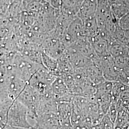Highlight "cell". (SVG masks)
<instances>
[{"instance_id": "1", "label": "cell", "mask_w": 129, "mask_h": 129, "mask_svg": "<svg viewBox=\"0 0 129 129\" xmlns=\"http://www.w3.org/2000/svg\"><path fill=\"white\" fill-rule=\"evenodd\" d=\"M84 0H62L60 13L76 17Z\"/></svg>"}, {"instance_id": "2", "label": "cell", "mask_w": 129, "mask_h": 129, "mask_svg": "<svg viewBox=\"0 0 129 129\" xmlns=\"http://www.w3.org/2000/svg\"><path fill=\"white\" fill-rule=\"evenodd\" d=\"M96 8L95 0H84L77 16L82 21L88 19L93 18Z\"/></svg>"}, {"instance_id": "3", "label": "cell", "mask_w": 129, "mask_h": 129, "mask_svg": "<svg viewBox=\"0 0 129 129\" xmlns=\"http://www.w3.org/2000/svg\"><path fill=\"white\" fill-rule=\"evenodd\" d=\"M62 0H50L49 3L51 6L57 10H60Z\"/></svg>"}]
</instances>
